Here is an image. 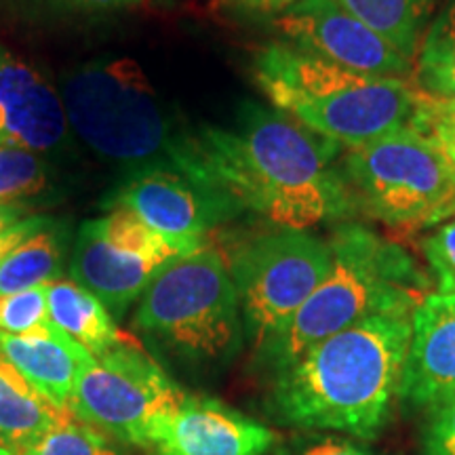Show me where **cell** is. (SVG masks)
<instances>
[{"mask_svg": "<svg viewBox=\"0 0 455 455\" xmlns=\"http://www.w3.org/2000/svg\"><path fill=\"white\" fill-rule=\"evenodd\" d=\"M201 184L284 230L344 220L355 212L341 148L272 108L247 104L235 127L195 133Z\"/></svg>", "mask_w": 455, "mask_h": 455, "instance_id": "obj_1", "label": "cell"}, {"mask_svg": "<svg viewBox=\"0 0 455 455\" xmlns=\"http://www.w3.org/2000/svg\"><path fill=\"white\" fill-rule=\"evenodd\" d=\"M413 315H382L318 341L275 375L278 422L371 441L398 403Z\"/></svg>", "mask_w": 455, "mask_h": 455, "instance_id": "obj_2", "label": "cell"}, {"mask_svg": "<svg viewBox=\"0 0 455 455\" xmlns=\"http://www.w3.org/2000/svg\"><path fill=\"white\" fill-rule=\"evenodd\" d=\"M331 268L289 325L258 352L261 365L281 373L318 341L367 318L413 315L430 291V275L405 247L371 230L344 221L327 238Z\"/></svg>", "mask_w": 455, "mask_h": 455, "instance_id": "obj_3", "label": "cell"}, {"mask_svg": "<svg viewBox=\"0 0 455 455\" xmlns=\"http://www.w3.org/2000/svg\"><path fill=\"white\" fill-rule=\"evenodd\" d=\"M253 78L275 110L341 150L411 127L424 95L415 78L356 72L284 43L255 55Z\"/></svg>", "mask_w": 455, "mask_h": 455, "instance_id": "obj_4", "label": "cell"}, {"mask_svg": "<svg viewBox=\"0 0 455 455\" xmlns=\"http://www.w3.org/2000/svg\"><path fill=\"white\" fill-rule=\"evenodd\" d=\"M60 95L68 127L104 161L133 173L178 171L198 181L195 133L175 127L135 60L112 57L78 66Z\"/></svg>", "mask_w": 455, "mask_h": 455, "instance_id": "obj_5", "label": "cell"}, {"mask_svg": "<svg viewBox=\"0 0 455 455\" xmlns=\"http://www.w3.org/2000/svg\"><path fill=\"white\" fill-rule=\"evenodd\" d=\"M135 327L198 365L235 356L244 331L224 255L207 244L169 264L140 298Z\"/></svg>", "mask_w": 455, "mask_h": 455, "instance_id": "obj_6", "label": "cell"}, {"mask_svg": "<svg viewBox=\"0 0 455 455\" xmlns=\"http://www.w3.org/2000/svg\"><path fill=\"white\" fill-rule=\"evenodd\" d=\"M355 212L392 228H430L455 218V163L411 127L341 155Z\"/></svg>", "mask_w": 455, "mask_h": 455, "instance_id": "obj_7", "label": "cell"}, {"mask_svg": "<svg viewBox=\"0 0 455 455\" xmlns=\"http://www.w3.org/2000/svg\"><path fill=\"white\" fill-rule=\"evenodd\" d=\"M249 346L261 352L315 293L331 268L327 238L310 230L261 235L241 244L228 261Z\"/></svg>", "mask_w": 455, "mask_h": 455, "instance_id": "obj_8", "label": "cell"}, {"mask_svg": "<svg viewBox=\"0 0 455 455\" xmlns=\"http://www.w3.org/2000/svg\"><path fill=\"white\" fill-rule=\"evenodd\" d=\"M207 244V238L163 235L127 209L108 207L78 230L70 276L98 295L112 316H121L169 264Z\"/></svg>", "mask_w": 455, "mask_h": 455, "instance_id": "obj_9", "label": "cell"}, {"mask_svg": "<svg viewBox=\"0 0 455 455\" xmlns=\"http://www.w3.org/2000/svg\"><path fill=\"white\" fill-rule=\"evenodd\" d=\"M186 395L131 338L81 369L68 411L108 439L144 449L152 428Z\"/></svg>", "mask_w": 455, "mask_h": 455, "instance_id": "obj_10", "label": "cell"}, {"mask_svg": "<svg viewBox=\"0 0 455 455\" xmlns=\"http://www.w3.org/2000/svg\"><path fill=\"white\" fill-rule=\"evenodd\" d=\"M284 44L373 76L413 78L415 64L338 0H301L272 20Z\"/></svg>", "mask_w": 455, "mask_h": 455, "instance_id": "obj_11", "label": "cell"}, {"mask_svg": "<svg viewBox=\"0 0 455 455\" xmlns=\"http://www.w3.org/2000/svg\"><path fill=\"white\" fill-rule=\"evenodd\" d=\"M108 207H123L155 230L180 238H207L241 213L230 198L178 171H135L116 188Z\"/></svg>", "mask_w": 455, "mask_h": 455, "instance_id": "obj_12", "label": "cell"}, {"mask_svg": "<svg viewBox=\"0 0 455 455\" xmlns=\"http://www.w3.org/2000/svg\"><path fill=\"white\" fill-rule=\"evenodd\" d=\"M276 435L224 403L186 395L184 401L152 428L150 455H268Z\"/></svg>", "mask_w": 455, "mask_h": 455, "instance_id": "obj_13", "label": "cell"}, {"mask_svg": "<svg viewBox=\"0 0 455 455\" xmlns=\"http://www.w3.org/2000/svg\"><path fill=\"white\" fill-rule=\"evenodd\" d=\"M68 131L55 84L0 44V148H26L47 155L61 148Z\"/></svg>", "mask_w": 455, "mask_h": 455, "instance_id": "obj_14", "label": "cell"}, {"mask_svg": "<svg viewBox=\"0 0 455 455\" xmlns=\"http://www.w3.org/2000/svg\"><path fill=\"white\" fill-rule=\"evenodd\" d=\"M455 396V295L432 291L411 316L398 403L430 411Z\"/></svg>", "mask_w": 455, "mask_h": 455, "instance_id": "obj_15", "label": "cell"}, {"mask_svg": "<svg viewBox=\"0 0 455 455\" xmlns=\"http://www.w3.org/2000/svg\"><path fill=\"white\" fill-rule=\"evenodd\" d=\"M83 346L61 333H0V361L13 367L34 390L68 411L81 369L91 361ZM70 413V411H68Z\"/></svg>", "mask_w": 455, "mask_h": 455, "instance_id": "obj_16", "label": "cell"}, {"mask_svg": "<svg viewBox=\"0 0 455 455\" xmlns=\"http://www.w3.org/2000/svg\"><path fill=\"white\" fill-rule=\"evenodd\" d=\"M44 295L51 323L83 346L91 356L98 358L131 339L118 331L110 310L101 304L98 295L72 278H57L44 284Z\"/></svg>", "mask_w": 455, "mask_h": 455, "instance_id": "obj_17", "label": "cell"}, {"mask_svg": "<svg viewBox=\"0 0 455 455\" xmlns=\"http://www.w3.org/2000/svg\"><path fill=\"white\" fill-rule=\"evenodd\" d=\"M72 415L55 407L41 392L0 361V441L17 453L44 432L57 428Z\"/></svg>", "mask_w": 455, "mask_h": 455, "instance_id": "obj_18", "label": "cell"}, {"mask_svg": "<svg viewBox=\"0 0 455 455\" xmlns=\"http://www.w3.org/2000/svg\"><path fill=\"white\" fill-rule=\"evenodd\" d=\"M70 230L51 218L0 259V295L30 291L61 278Z\"/></svg>", "mask_w": 455, "mask_h": 455, "instance_id": "obj_19", "label": "cell"}, {"mask_svg": "<svg viewBox=\"0 0 455 455\" xmlns=\"http://www.w3.org/2000/svg\"><path fill=\"white\" fill-rule=\"evenodd\" d=\"M415 64L439 0H338Z\"/></svg>", "mask_w": 455, "mask_h": 455, "instance_id": "obj_20", "label": "cell"}, {"mask_svg": "<svg viewBox=\"0 0 455 455\" xmlns=\"http://www.w3.org/2000/svg\"><path fill=\"white\" fill-rule=\"evenodd\" d=\"M49 188L43 155L26 148H0V203L30 204Z\"/></svg>", "mask_w": 455, "mask_h": 455, "instance_id": "obj_21", "label": "cell"}, {"mask_svg": "<svg viewBox=\"0 0 455 455\" xmlns=\"http://www.w3.org/2000/svg\"><path fill=\"white\" fill-rule=\"evenodd\" d=\"M17 455H121L101 435L91 426L68 419L57 428L44 432L30 445L21 447Z\"/></svg>", "mask_w": 455, "mask_h": 455, "instance_id": "obj_22", "label": "cell"}, {"mask_svg": "<svg viewBox=\"0 0 455 455\" xmlns=\"http://www.w3.org/2000/svg\"><path fill=\"white\" fill-rule=\"evenodd\" d=\"M47 310L44 287L0 295V333H49L55 331Z\"/></svg>", "mask_w": 455, "mask_h": 455, "instance_id": "obj_23", "label": "cell"}, {"mask_svg": "<svg viewBox=\"0 0 455 455\" xmlns=\"http://www.w3.org/2000/svg\"><path fill=\"white\" fill-rule=\"evenodd\" d=\"M411 129L430 138L455 163V98H432L424 93Z\"/></svg>", "mask_w": 455, "mask_h": 455, "instance_id": "obj_24", "label": "cell"}, {"mask_svg": "<svg viewBox=\"0 0 455 455\" xmlns=\"http://www.w3.org/2000/svg\"><path fill=\"white\" fill-rule=\"evenodd\" d=\"M422 253L436 291L455 295V218L443 221L424 238Z\"/></svg>", "mask_w": 455, "mask_h": 455, "instance_id": "obj_25", "label": "cell"}, {"mask_svg": "<svg viewBox=\"0 0 455 455\" xmlns=\"http://www.w3.org/2000/svg\"><path fill=\"white\" fill-rule=\"evenodd\" d=\"M413 78L418 87L432 98H455V53L445 49L419 47Z\"/></svg>", "mask_w": 455, "mask_h": 455, "instance_id": "obj_26", "label": "cell"}, {"mask_svg": "<svg viewBox=\"0 0 455 455\" xmlns=\"http://www.w3.org/2000/svg\"><path fill=\"white\" fill-rule=\"evenodd\" d=\"M278 455H378L367 441L352 439L331 432H310L299 436L291 445L278 451Z\"/></svg>", "mask_w": 455, "mask_h": 455, "instance_id": "obj_27", "label": "cell"}, {"mask_svg": "<svg viewBox=\"0 0 455 455\" xmlns=\"http://www.w3.org/2000/svg\"><path fill=\"white\" fill-rule=\"evenodd\" d=\"M422 455H455V396L428 411Z\"/></svg>", "mask_w": 455, "mask_h": 455, "instance_id": "obj_28", "label": "cell"}, {"mask_svg": "<svg viewBox=\"0 0 455 455\" xmlns=\"http://www.w3.org/2000/svg\"><path fill=\"white\" fill-rule=\"evenodd\" d=\"M422 47L445 49L455 53V0H447V3L443 4L441 13L436 15V20L428 26Z\"/></svg>", "mask_w": 455, "mask_h": 455, "instance_id": "obj_29", "label": "cell"}, {"mask_svg": "<svg viewBox=\"0 0 455 455\" xmlns=\"http://www.w3.org/2000/svg\"><path fill=\"white\" fill-rule=\"evenodd\" d=\"M49 220V215H30V218L17 221L15 226L0 232V259H3L9 251H13L21 241H26L28 236L34 235V232L41 230Z\"/></svg>", "mask_w": 455, "mask_h": 455, "instance_id": "obj_30", "label": "cell"}, {"mask_svg": "<svg viewBox=\"0 0 455 455\" xmlns=\"http://www.w3.org/2000/svg\"><path fill=\"white\" fill-rule=\"evenodd\" d=\"M230 9L238 11V13L251 15V17H270L275 20L293 4L301 3V0H224Z\"/></svg>", "mask_w": 455, "mask_h": 455, "instance_id": "obj_31", "label": "cell"}, {"mask_svg": "<svg viewBox=\"0 0 455 455\" xmlns=\"http://www.w3.org/2000/svg\"><path fill=\"white\" fill-rule=\"evenodd\" d=\"M32 207L30 204H9V203H0V232L7 230V228L15 226L17 221L30 218Z\"/></svg>", "mask_w": 455, "mask_h": 455, "instance_id": "obj_32", "label": "cell"}, {"mask_svg": "<svg viewBox=\"0 0 455 455\" xmlns=\"http://www.w3.org/2000/svg\"><path fill=\"white\" fill-rule=\"evenodd\" d=\"M74 4L89 9H114V7H131V4H140L141 0H70Z\"/></svg>", "mask_w": 455, "mask_h": 455, "instance_id": "obj_33", "label": "cell"}, {"mask_svg": "<svg viewBox=\"0 0 455 455\" xmlns=\"http://www.w3.org/2000/svg\"><path fill=\"white\" fill-rule=\"evenodd\" d=\"M0 455H17V453L9 445H4V443L0 441Z\"/></svg>", "mask_w": 455, "mask_h": 455, "instance_id": "obj_34", "label": "cell"}]
</instances>
